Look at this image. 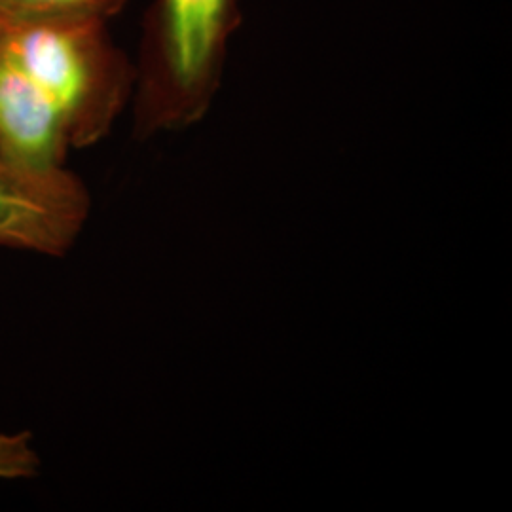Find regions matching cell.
I'll list each match as a JSON object with an SVG mask.
<instances>
[{
    "label": "cell",
    "instance_id": "obj_6",
    "mask_svg": "<svg viewBox=\"0 0 512 512\" xmlns=\"http://www.w3.org/2000/svg\"><path fill=\"white\" fill-rule=\"evenodd\" d=\"M40 471V456L29 431L0 435V480L33 478Z\"/></svg>",
    "mask_w": 512,
    "mask_h": 512
},
{
    "label": "cell",
    "instance_id": "obj_3",
    "mask_svg": "<svg viewBox=\"0 0 512 512\" xmlns=\"http://www.w3.org/2000/svg\"><path fill=\"white\" fill-rule=\"evenodd\" d=\"M90 209L88 188L67 167L42 171L0 156V247L67 255Z\"/></svg>",
    "mask_w": 512,
    "mask_h": 512
},
{
    "label": "cell",
    "instance_id": "obj_5",
    "mask_svg": "<svg viewBox=\"0 0 512 512\" xmlns=\"http://www.w3.org/2000/svg\"><path fill=\"white\" fill-rule=\"evenodd\" d=\"M128 4L129 0H0V37L59 19L110 21Z\"/></svg>",
    "mask_w": 512,
    "mask_h": 512
},
{
    "label": "cell",
    "instance_id": "obj_1",
    "mask_svg": "<svg viewBox=\"0 0 512 512\" xmlns=\"http://www.w3.org/2000/svg\"><path fill=\"white\" fill-rule=\"evenodd\" d=\"M241 21V0H152L133 61L137 137L202 122L219 97Z\"/></svg>",
    "mask_w": 512,
    "mask_h": 512
},
{
    "label": "cell",
    "instance_id": "obj_4",
    "mask_svg": "<svg viewBox=\"0 0 512 512\" xmlns=\"http://www.w3.org/2000/svg\"><path fill=\"white\" fill-rule=\"evenodd\" d=\"M71 135L54 101L0 46V156L31 169L65 167Z\"/></svg>",
    "mask_w": 512,
    "mask_h": 512
},
{
    "label": "cell",
    "instance_id": "obj_2",
    "mask_svg": "<svg viewBox=\"0 0 512 512\" xmlns=\"http://www.w3.org/2000/svg\"><path fill=\"white\" fill-rule=\"evenodd\" d=\"M103 19H59L0 37V46L61 112L73 148L105 139L133 95V61Z\"/></svg>",
    "mask_w": 512,
    "mask_h": 512
}]
</instances>
